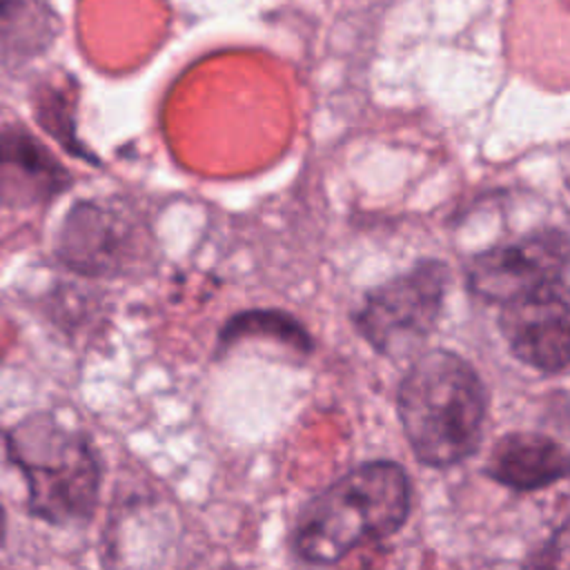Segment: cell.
<instances>
[{"label":"cell","instance_id":"obj_1","mask_svg":"<svg viewBox=\"0 0 570 570\" xmlns=\"http://www.w3.org/2000/svg\"><path fill=\"white\" fill-rule=\"evenodd\" d=\"M403 434L432 468L468 459L483 434L485 392L474 367L454 352L430 350L410 365L396 394Z\"/></svg>","mask_w":570,"mask_h":570},{"label":"cell","instance_id":"obj_2","mask_svg":"<svg viewBox=\"0 0 570 570\" xmlns=\"http://www.w3.org/2000/svg\"><path fill=\"white\" fill-rule=\"evenodd\" d=\"M410 512V479L394 461L363 463L303 510L294 552L307 563H336L356 546L394 534Z\"/></svg>","mask_w":570,"mask_h":570},{"label":"cell","instance_id":"obj_3","mask_svg":"<svg viewBox=\"0 0 570 570\" xmlns=\"http://www.w3.org/2000/svg\"><path fill=\"white\" fill-rule=\"evenodd\" d=\"M7 456L27 483V510L51 525L87 523L98 505L100 463L89 436L51 412L7 432Z\"/></svg>","mask_w":570,"mask_h":570},{"label":"cell","instance_id":"obj_4","mask_svg":"<svg viewBox=\"0 0 570 570\" xmlns=\"http://www.w3.org/2000/svg\"><path fill=\"white\" fill-rule=\"evenodd\" d=\"M448 269L421 261L410 272L372 289L354 314V327L385 356H407L434 330L445 294Z\"/></svg>","mask_w":570,"mask_h":570},{"label":"cell","instance_id":"obj_5","mask_svg":"<svg viewBox=\"0 0 570 570\" xmlns=\"http://www.w3.org/2000/svg\"><path fill=\"white\" fill-rule=\"evenodd\" d=\"M568 285V238L543 229L514 243L492 247L468 265L470 292L494 305Z\"/></svg>","mask_w":570,"mask_h":570},{"label":"cell","instance_id":"obj_6","mask_svg":"<svg viewBox=\"0 0 570 570\" xmlns=\"http://www.w3.org/2000/svg\"><path fill=\"white\" fill-rule=\"evenodd\" d=\"M138 249L136 227L114 207L76 203L58 232L56 256L85 276H116L127 269Z\"/></svg>","mask_w":570,"mask_h":570},{"label":"cell","instance_id":"obj_7","mask_svg":"<svg viewBox=\"0 0 570 570\" xmlns=\"http://www.w3.org/2000/svg\"><path fill=\"white\" fill-rule=\"evenodd\" d=\"M499 325L512 354L525 365L546 374L568 367V285L501 305Z\"/></svg>","mask_w":570,"mask_h":570},{"label":"cell","instance_id":"obj_8","mask_svg":"<svg viewBox=\"0 0 570 570\" xmlns=\"http://www.w3.org/2000/svg\"><path fill=\"white\" fill-rule=\"evenodd\" d=\"M69 169L27 129L0 127V207L31 209L71 187Z\"/></svg>","mask_w":570,"mask_h":570},{"label":"cell","instance_id":"obj_9","mask_svg":"<svg viewBox=\"0 0 570 570\" xmlns=\"http://www.w3.org/2000/svg\"><path fill=\"white\" fill-rule=\"evenodd\" d=\"M488 476L519 492L546 488L568 472L566 448L541 432H510L490 450Z\"/></svg>","mask_w":570,"mask_h":570},{"label":"cell","instance_id":"obj_10","mask_svg":"<svg viewBox=\"0 0 570 570\" xmlns=\"http://www.w3.org/2000/svg\"><path fill=\"white\" fill-rule=\"evenodd\" d=\"M56 36L47 0H0V65L13 67L38 56Z\"/></svg>","mask_w":570,"mask_h":570},{"label":"cell","instance_id":"obj_11","mask_svg":"<svg viewBox=\"0 0 570 570\" xmlns=\"http://www.w3.org/2000/svg\"><path fill=\"white\" fill-rule=\"evenodd\" d=\"M247 336H267L303 354H307L314 345L307 330L294 316L281 309H252L236 314L223 327L220 343H236Z\"/></svg>","mask_w":570,"mask_h":570},{"label":"cell","instance_id":"obj_12","mask_svg":"<svg viewBox=\"0 0 570 570\" xmlns=\"http://www.w3.org/2000/svg\"><path fill=\"white\" fill-rule=\"evenodd\" d=\"M4 541H7V512L0 503V548L4 546Z\"/></svg>","mask_w":570,"mask_h":570}]
</instances>
